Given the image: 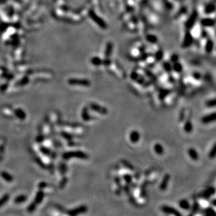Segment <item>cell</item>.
<instances>
[{
    "label": "cell",
    "mask_w": 216,
    "mask_h": 216,
    "mask_svg": "<svg viewBox=\"0 0 216 216\" xmlns=\"http://www.w3.org/2000/svg\"><path fill=\"white\" fill-rule=\"evenodd\" d=\"M215 199H213V200L212 201V203H213V205L214 206H215L216 205V204H215Z\"/></svg>",
    "instance_id": "f5cc1de1"
},
{
    "label": "cell",
    "mask_w": 216,
    "mask_h": 216,
    "mask_svg": "<svg viewBox=\"0 0 216 216\" xmlns=\"http://www.w3.org/2000/svg\"><path fill=\"white\" fill-rule=\"evenodd\" d=\"M216 119V115L215 112L209 114L208 115H206L203 116L201 120V121L204 124H208L210 122H214Z\"/></svg>",
    "instance_id": "ba28073f"
},
{
    "label": "cell",
    "mask_w": 216,
    "mask_h": 216,
    "mask_svg": "<svg viewBox=\"0 0 216 216\" xmlns=\"http://www.w3.org/2000/svg\"><path fill=\"white\" fill-rule=\"evenodd\" d=\"M82 118L85 121H88L91 119V116L88 113V110L87 107H84L82 112Z\"/></svg>",
    "instance_id": "7402d4cb"
},
{
    "label": "cell",
    "mask_w": 216,
    "mask_h": 216,
    "mask_svg": "<svg viewBox=\"0 0 216 216\" xmlns=\"http://www.w3.org/2000/svg\"><path fill=\"white\" fill-rule=\"evenodd\" d=\"M139 77V75L136 73V71H133V73H131V75H130L131 79L133 80H136L137 79H138Z\"/></svg>",
    "instance_id": "8d00e7d4"
},
{
    "label": "cell",
    "mask_w": 216,
    "mask_h": 216,
    "mask_svg": "<svg viewBox=\"0 0 216 216\" xmlns=\"http://www.w3.org/2000/svg\"><path fill=\"white\" fill-rule=\"evenodd\" d=\"M46 186V184L45 183H44V182H42V183H41L39 184V187L40 188H44Z\"/></svg>",
    "instance_id": "681fc988"
},
{
    "label": "cell",
    "mask_w": 216,
    "mask_h": 216,
    "mask_svg": "<svg viewBox=\"0 0 216 216\" xmlns=\"http://www.w3.org/2000/svg\"><path fill=\"white\" fill-rule=\"evenodd\" d=\"M193 78L195 79L196 80H199L201 78V75L200 73H193Z\"/></svg>",
    "instance_id": "f6af8a7d"
},
{
    "label": "cell",
    "mask_w": 216,
    "mask_h": 216,
    "mask_svg": "<svg viewBox=\"0 0 216 216\" xmlns=\"http://www.w3.org/2000/svg\"><path fill=\"white\" fill-rule=\"evenodd\" d=\"M216 154V143H214L209 152V157L210 158H214L215 157Z\"/></svg>",
    "instance_id": "f1b7e54d"
},
{
    "label": "cell",
    "mask_w": 216,
    "mask_h": 216,
    "mask_svg": "<svg viewBox=\"0 0 216 216\" xmlns=\"http://www.w3.org/2000/svg\"><path fill=\"white\" fill-rule=\"evenodd\" d=\"M184 117H185V114H184V111H182L181 112V113H180V116L179 117V121H183V120L184 119Z\"/></svg>",
    "instance_id": "ee69618b"
},
{
    "label": "cell",
    "mask_w": 216,
    "mask_h": 216,
    "mask_svg": "<svg viewBox=\"0 0 216 216\" xmlns=\"http://www.w3.org/2000/svg\"><path fill=\"white\" fill-rule=\"evenodd\" d=\"M169 91L168 90H164L163 91L160 92V94H159V98L160 99H164L165 97H166L167 95L169 94Z\"/></svg>",
    "instance_id": "e575fe53"
},
{
    "label": "cell",
    "mask_w": 216,
    "mask_h": 216,
    "mask_svg": "<svg viewBox=\"0 0 216 216\" xmlns=\"http://www.w3.org/2000/svg\"><path fill=\"white\" fill-rule=\"evenodd\" d=\"M205 105L207 107L209 108H213L215 107L216 105V101L215 99L214 98L212 99H209V100H207L205 103Z\"/></svg>",
    "instance_id": "4316f807"
},
{
    "label": "cell",
    "mask_w": 216,
    "mask_h": 216,
    "mask_svg": "<svg viewBox=\"0 0 216 216\" xmlns=\"http://www.w3.org/2000/svg\"><path fill=\"white\" fill-rule=\"evenodd\" d=\"M163 65L164 69L165 70L167 71L170 72L172 70V66H171V64H169V63H168V62H164L163 63Z\"/></svg>",
    "instance_id": "836d02e7"
},
{
    "label": "cell",
    "mask_w": 216,
    "mask_h": 216,
    "mask_svg": "<svg viewBox=\"0 0 216 216\" xmlns=\"http://www.w3.org/2000/svg\"><path fill=\"white\" fill-rule=\"evenodd\" d=\"M15 114L17 117L20 118V120H24L26 118V114L25 112L20 109H17L15 110Z\"/></svg>",
    "instance_id": "d4e9b609"
},
{
    "label": "cell",
    "mask_w": 216,
    "mask_h": 216,
    "mask_svg": "<svg viewBox=\"0 0 216 216\" xmlns=\"http://www.w3.org/2000/svg\"><path fill=\"white\" fill-rule=\"evenodd\" d=\"M123 164L126 167H127L128 169H130V170H133V167L131 164L129 163L128 162H127V161H124Z\"/></svg>",
    "instance_id": "60d3db41"
},
{
    "label": "cell",
    "mask_w": 216,
    "mask_h": 216,
    "mask_svg": "<svg viewBox=\"0 0 216 216\" xmlns=\"http://www.w3.org/2000/svg\"><path fill=\"white\" fill-rule=\"evenodd\" d=\"M199 208V206L198 204V203H195L193 205V212L194 213H196L198 211Z\"/></svg>",
    "instance_id": "b9f144b4"
},
{
    "label": "cell",
    "mask_w": 216,
    "mask_h": 216,
    "mask_svg": "<svg viewBox=\"0 0 216 216\" xmlns=\"http://www.w3.org/2000/svg\"><path fill=\"white\" fill-rule=\"evenodd\" d=\"M114 49L113 43L111 42H107L106 45V48L105 50V56L106 58H109L111 56Z\"/></svg>",
    "instance_id": "7c38bea8"
},
{
    "label": "cell",
    "mask_w": 216,
    "mask_h": 216,
    "mask_svg": "<svg viewBox=\"0 0 216 216\" xmlns=\"http://www.w3.org/2000/svg\"><path fill=\"white\" fill-rule=\"evenodd\" d=\"M44 198V193L41 191L38 192L37 194H36L35 198V204H40L42 202V200Z\"/></svg>",
    "instance_id": "603a6c76"
},
{
    "label": "cell",
    "mask_w": 216,
    "mask_h": 216,
    "mask_svg": "<svg viewBox=\"0 0 216 216\" xmlns=\"http://www.w3.org/2000/svg\"><path fill=\"white\" fill-rule=\"evenodd\" d=\"M193 38L190 32H187L186 33L183 41V47L187 48L190 46L193 43Z\"/></svg>",
    "instance_id": "9c48e42d"
},
{
    "label": "cell",
    "mask_w": 216,
    "mask_h": 216,
    "mask_svg": "<svg viewBox=\"0 0 216 216\" xmlns=\"http://www.w3.org/2000/svg\"><path fill=\"white\" fill-rule=\"evenodd\" d=\"M172 68L173 70L176 71L177 73H181L183 69V65H182L181 63L178 62V61L175 63H173Z\"/></svg>",
    "instance_id": "d6986e66"
},
{
    "label": "cell",
    "mask_w": 216,
    "mask_h": 216,
    "mask_svg": "<svg viewBox=\"0 0 216 216\" xmlns=\"http://www.w3.org/2000/svg\"><path fill=\"white\" fill-rule=\"evenodd\" d=\"M188 154L190 157L192 158L193 160L196 161L199 159V156L198 151L193 148H190L188 150Z\"/></svg>",
    "instance_id": "4fadbf2b"
},
{
    "label": "cell",
    "mask_w": 216,
    "mask_h": 216,
    "mask_svg": "<svg viewBox=\"0 0 216 216\" xmlns=\"http://www.w3.org/2000/svg\"><path fill=\"white\" fill-rule=\"evenodd\" d=\"M205 13L207 14H211L215 11V6L213 4H209L205 8Z\"/></svg>",
    "instance_id": "cb8c5ba5"
},
{
    "label": "cell",
    "mask_w": 216,
    "mask_h": 216,
    "mask_svg": "<svg viewBox=\"0 0 216 216\" xmlns=\"http://www.w3.org/2000/svg\"><path fill=\"white\" fill-rule=\"evenodd\" d=\"M41 151L42 152H43V153H44L45 154H50V151L48 149H47V148H41Z\"/></svg>",
    "instance_id": "bcb514c9"
},
{
    "label": "cell",
    "mask_w": 216,
    "mask_h": 216,
    "mask_svg": "<svg viewBox=\"0 0 216 216\" xmlns=\"http://www.w3.org/2000/svg\"><path fill=\"white\" fill-rule=\"evenodd\" d=\"M27 200V196L25 195H20L18 197H16L14 199V202L17 204H19V203H22L25 202Z\"/></svg>",
    "instance_id": "f546056e"
},
{
    "label": "cell",
    "mask_w": 216,
    "mask_h": 216,
    "mask_svg": "<svg viewBox=\"0 0 216 216\" xmlns=\"http://www.w3.org/2000/svg\"><path fill=\"white\" fill-rule=\"evenodd\" d=\"M200 23L204 27H213L215 24V21L211 18H204L201 20Z\"/></svg>",
    "instance_id": "5bb4252c"
},
{
    "label": "cell",
    "mask_w": 216,
    "mask_h": 216,
    "mask_svg": "<svg viewBox=\"0 0 216 216\" xmlns=\"http://www.w3.org/2000/svg\"><path fill=\"white\" fill-rule=\"evenodd\" d=\"M36 208V204H35V202H33L31 203V204L29 205V206L28 207V211L29 212H33L35 209Z\"/></svg>",
    "instance_id": "d590c367"
},
{
    "label": "cell",
    "mask_w": 216,
    "mask_h": 216,
    "mask_svg": "<svg viewBox=\"0 0 216 216\" xmlns=\"http://www.w3.org/2000/svg\"><path fill=\"white\" fill-rule=\"evenodd\" d=\"M67 183V179L66 178H64L63 179V181H61V183L60 184V187L61 188H63L64 187V186L65 185V184Z\"/></svg>",
    "instance_id": "c3c4849f"
},
{
    "label": "cell",
    "mask_w": 216,
    "mask_h": 216,
    "mask_svg": "<svg viewBox=\"0 0 216 216\" xmlns=\"http://www.w3.org/2000/svg\"><path fill=\"white\" fill-rule=\"evenodd\" d=\"M163 55V52L162 51H158L156 55V60L158 61L161 60L162 59Z\"/></svg>",
    "instance_id": "74e56055"
},
{
    "label": "cell",
    "mask_w": 216,
    "mask_h": 216,
    "mask_svg": "<svg viewBox=\"0 0 216 216\" xmlns=\"http://www.w3.org/2000/svg\"><path fill=\"white\" fill-rule=\"evenodd\" d=\"M141 135L137 130H133L130 134V141L132 143H136L140 140Z\"/></svg>",
    "instance_id": "8fae6325"
},
{
    "label": "cell",
    "mask_w": 216,
    "mask_h": 216,
    "mask_svg": "<svg viewBox=\"0 0 216 216\" xmlns=\"http://www.w3.org/2000/svg\"><path fill=\"white\" fill-rule=\"evenodd\" d=\"M87 207L85 205H82V206H80L79 207H78V208H76L73 209H71V210H70L68 214L70 215H76L79 214L81 213H84L86 212L87 211Z\"/></svg>",
    "instance_id": "52a82bcc"
},
{
    "label": "cell",
    "mask_w": 216,
    "mask_h": 216,
    "mask_svg": "<svg viewBox=\"0 0 216 216\" xmlns=\"http://www.w3.org/2000/svg\"><path fill=\"white\" fill-rule=\"evenodd\" d=\"M154 150L157 154L158 155H162L164 152V148L160 143H157L154 147Z\"/></svg>",
    "instance_id": "ffe728a7"
},
{
    "label": "cell",
    "mask_w": 216,
    "mask_h": 216,
    "mask_svg": "<svg viewBox=\"0 0 216 216\" xmlns=\"http://www.w3.org/2000/svg\"><path fill=\"white\" fill-rule=\"evenodd\" d=\"M179 206L184 210H188L190 208V204L189 202L186 199H182L179 202Z\"/></svg>",
    "instance_id": "2e32d148"
},
{
    "label": "cell",
    "mask_w": 216,
    "mask_h": 216,
    "mask_svg": "<svg viewBox=\"0 0 216 216\" xmlns=\"http://www.w3.org/2000/svg\"><path fill=\"white\" fill-rule=\"evenodd\" d=\"M162 211L167 214H172L175 216H181V214L178 211L173 207L168 205H164L162 207Z\"/></svg>",
    "instance_id": "8992f818"
},
{
    "label": "cell",
    "mask_w": 216,
    "mask_h": 216,
    "mask_svg": "<svg viewBox=\"0 0 216 216\" xmlns=\"http://www.w3.org/2000/svg\"><path fill=\"white\" fill-rule=\"evenodd\" d=\"M62 135L65 137V138H66L67 139H70L72 137V136H71V135H70L69 134H68V133H64V132L62 133Z\"/></svg>",
    "instance_id": "7dc6e473"
},
{
    "label": "cell",
    "mask_w": 216,
    "mask_h": 216,
    "mask_svg": "<svg viewBox=\"0 0 216 216\" xmlns=\"http://www.w3.org/2000/svg\"><path fill=\"white\" fill-rule=\"evenodd\" d=\"M205 214L207 215H211L212 214H215V211L212 208H207V209H205V210L204 211Z\"/></svg>",
    "instance_id": "1f68e13d"
},
{
    "label": "cell",
    "mask_w": 216,
    "mask_h": 216,
    "mask_svg": "<svg viewBox=\"0 0 216 216\" xmlns=\"http://www.w3.org/2000/svg\"><path fill=\"white\" fill-rule=\"evenodd\" d=\"M146 39L147 41L150 43L154 44L157 42V38L156 35L152 34H148L147 37H146Z\"/></svg>",
    "instance_id": "83f0119b"
},
{
    "label": "cell",
    "mask_w": 216,
    "mask_h": 216,
    "mask_svg": "<svg viewBox=\"0 0 216 216\" xmlns=\"http://www.w3.org/2000/svg\"><path fill=\"white\" fill-rule=\"evenodd\" d=\"M170 178H171L170 175L168 174V173L164 175L160 185V189L161 190H162V191H164V190H166L167 189L169 180H170Z\"/></svg>",
    "instance_id": "30bf717a"
},
{
    "label": "cell",
    "mask_w": 216,
    "mask_h": 216,
    "mask_svg": "<svg viewBox=\"0 0 216 216\" xmlns=\"http://www.w3.org/2000/svg\"><path fill=\"white\" fill-rule=\"evenodd\" d=\"M88 15L90 16V18L91 19L94 21L99 27H100L101 28H102L103 29H107V25L106 24V22L102 18H101L100 16L97 15L96 13L94 12V11H93L92 10H90L88 12Z\"/></svg>",
    "instance_id": "6da1fadb"
},
{
    "label": "cell",
    "mask_w": 216,
    "mask_h": 216,
    "mask_svg": "<svg viewBox=\"0 0 216 216\" xmlns=\"http://www.w3.org/2000/svg\"><path fill=\"white\" fill-rule=\"evenodd\" d=\"M69 84L73 85H82L85 86H88L90 85V81L85 79H70L69 80Z\"/></svg>",
    "instance_id": "3957f363"
},
{
    "label": "cell",
    "mask_w": 216,
    "mask_h": 216,
    "mask_svg": "<svg viewBox=\"0 0 216 216\" xmlns=\"http://www.w3.org/2000/svg\"><path fill=\"white\" fill-rule=\"evenodd\" d=\"M111 64V60L109 58H106L105 60H103V65L108 66Z\"/></svg>",
    "instance_id": "ab89813d"
},
{
    "label": "cell",
    "mask_w": 216,
    "mask_h": 216,
    "mask_svg": "<svg viewBox=\"0 0 216 216\" xmlns=\"http://www.w3.org/2000/svg\"><path fill=\"white\" fill-rule=\"evenodd\" d=\"M193 124L192 123V122L190 121V120H187L186 122H185L184 126V130L186 133H191L193 131Z\"/></svg>",
    "instance_id": "e0dca14e"
},
{
    "label": "cell",
    "mask_w": 216,
    "mask_h": 216,
    "mask_svg": "<svg viewBox=\"0 0 216 216\" xmlns=\"http://www.w3.org/2000/svg\"><path fill=\"white\" fill-rule=\"evenodd\" d=\"M7 88V85H3V86L1 87V91H4L5 90H6V88Z\"/></svg>",
    "instance_id": "f907efd6"
},
{
    "label": "cell",
    "mask_w": 216,
    "mask_h": 216,
    "mask_svg": "<svg viewBox=\"0 0 216 216\" xmlns=\"http://www.w3.org/2000/svg\"><path fill=\"white\" fill-rule=\"evenodd\" d=\"M198 17V13L196 11H193L191 15L188 18L187 22H186V27L187 29L192 28L194 26V24L196 23V21Z\"/></svg>",
    "instance_id": "277c9868"
},
{
    "label": "cell",
    "mask_w": 216,
    "mask_h": 216,
    "mask_svg": "<svg viewBox=\"0 0 216 216\" xmlns=\"http://www.w3.org/2000/svg\"><path fill=\"white\" fill-rule=\"evenodd\" d=\"M90 107L92 109L93 111L97 112V113L103 114V115H105L107 114L108 112V110L106 107H103L102 106H100V105L97 104L96 103H92L90 104Z\"/></svg>",
    "instance_id": "5b68a950"
},
{
    "label": "cell",
    "mask_w": 216,
    "mask_h": 216,
    "mask_svg": "<svg viewBox=\"0 0 216 216\" xmlns=\"http://www.w3.org/2000/svg\"><path fill=\"white\" fill-rule=\"evenodd\" d=\"M8 199H9V195H8V194H4V195L0 199V207H1L2 205L6 204Z\"/></svg>",
    "instance_id": "4dcf8cb0"
},
{
    "label": "cell",
    "mask_w": 216,
    "mask_h": 216,
    "mask_svg": "<svg viewBox=\"0 0 216 216\" xmlns=\"http://www.w3.org/2000/svg\"><path fill=\"white\" fill-rule=\"evenodd\" d=\"M63 157L64 159H69L71 157H77L80 159H87L88 156L87 154L81 151H70L65 152L63 155Z\"/></svg>",
    "instance_id": "7a4b0ae2"
},
{
    "label": "cell",
    "mask_w": 216,
    "mask_h": 216,
    "mask_svg": "<svg viewBox=\"0 0 216 216\" xmlns=\"http://www.w3.org/2000/svg\"><path fill=\"white\" fill-rule=\"evenodd\" d=\"M115 181L116 182V183H117V184H118V185H119V184H121V180L118 177L116 178L115 179Z\"/></svg>",
    "instance_id": "816d5d0a"
},
{
    "label": "cell",
    "mask_w": 216,
    "mask_h": 216,
    "mask_svg": "<svg viewBox=\"0 0 216 216\" xmlns=\"http://www.w3.org/2000/svg\"><path fill=\"white\" fill-rule=\"evenodd\" d=\"M91 63L95 66H100L101 65H103V60L98 56H95L91 60Z\"/></svg>",
    "instance_id": "44dd1931"
},
{
    "label": "cell",
    "mask_w": 216,
    "mask_h": 216,
    "mask_svg": "<svg viewBox=\"0 0 216 216\" xmlns=\"http://www.w3.org/2000/svg\"><path fill=\"white\" fill-rule=\"evenodd\" d=\"M214 48V42L212 40H208L205 44V51L208 53H211L213 51Z\"/></svg>",
    "instance_id": "ac0fdd59"
},
{
    "label": "cell",
    "mask_w": 216,
    "mask_h": 216,
    "mask_svg": "<svg viewBox=\"0 0 216 216\" xmlns=\"http://www.w3.org/2000/svg\"><path fill=\"white\" fill-rule=\"evenodd\" d=\"M178 60V56L176 54H173V55L171 56V61L173 63H175Z\"/></svg>",
    "instance_id": "7bdbcfd3"
},
{
    "label": "cell",
    "mask_w": 216,
    "mask_h": 216,
    "mask_svg": "<svg viewBox=\"0 0 216 216\" xmlns=\"http://www.w3.org/2000/svg\"><path fill=\"white\" fill-rule=\"evenodd\" d=\"M123 179H124V181L126 182L127 183H131L132 181L133 178L132 176L131 175L129 174H126L123 176Z\"/></svg>",
    "instance_id": "d6a6232c"
},
{
    "label": "cell",
    "mask_w": 216,
    "mask_h": 216,
    "mask_svg": "<svg viewBox=\"0 0 216 216\" xmlns=\"http://www.w3.org/2000/svg\"><path fill=\"white\" fill-rule=\"evenodd\" d=\"M1 175L4 179H5L6 181H7L8 182H11L13 180V177L11 175L6 172H2L1 173Z\"/></svg>",
    "instance_id": "484cf974"
},
{
    "label": "cell",
    "mask_w": 216,
    "mask_h": 216,
    "mask_svg": "<svg viewBox=\"0 0 216 216\" xmlns=\"http://www.w3.org/2000/svg\"><path fill=\"white\" fill-rule=\"evenodd\" d=\"M215 189L214 187H209L208 188H207L206 190H205V191L204 192L202 196L205 198L208 199L209 198H210V196L213 195V194L215 193Z\"/></svg>",
    "instance_id": "9a60e30c"
},
{
    "label": "cell",
    "mask_w": 216,
    "mask_h": 216,
    "mask_svg": "<svg viewBox=\"0 0 216 216\" xmlns=\"http://www.w3.org/2000/svg\"><path fill=\"white\" fill-rule=\"evenodd\" d=\"M28 82V78H24L23 79L19 82V85H26Z\"/></svg>",
    "instance_id": "f35d334b"
}]
</instances>
